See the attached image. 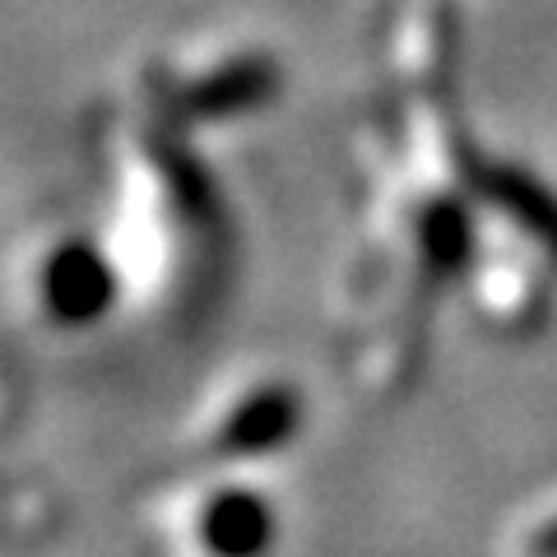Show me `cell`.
<instances>
[{"label":"cell","instance_id":"cell-3","mask_svg":"<svg viewBox=\"0 0 557 557\" xmlns=\"http://www.w3.org/2000/svg\"><path fill=\"white\" fill-rule=\"evenodd\" d=\"M200 539L214 557H265V548L274 544V511L265 497L242 493H214L200 511Z\"/></svg>","mask_w":557,"mask_h":557},{"label":"cell","instance_id":"cell-1","mask_svg":"<svg viewBox=\"0 0 557 557\" xmlns=\"http://www.w3.org/2000/svg\"><path fill=\"white\" fill-rule=\"evenodd\" d=\"M121 293L116 260L94 237L70 233L51 242L38 260V302L57 325H94L112 311Z\"/></svg>","mask_w":557,"mask_h":557},{"label":"cell","instance_id":"cell-2","mask_svg":"<svg viewBox=\"0 0 557 557\" xmlns=\"http://www.w3.org/2000/svg\"><path fill=\"white\" fill-rule=\"evenodd\" d=\"M302 428V399L284 381H265L251 395L237 399V409L223 418L214 450L223 460H256V456H274L293 432Z\"/></svg>","mask_w":557,"mask_h":557},{"label":"cell","instance_id":"cell-4","mask_svg":"<svg viewBox=\"0 0 557 557\" xmlns=\"http://www.w3.org/2000/svg\"><path fill=\"white\" fill-rule=\"evenodd\" d=\"M530 553L534 557H557V520H548V525L530 539Z\"/></svg>","mask_w":557,"mask_h":557}]
</instances>
